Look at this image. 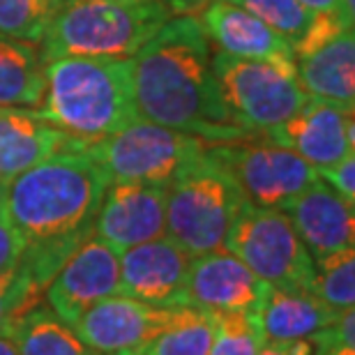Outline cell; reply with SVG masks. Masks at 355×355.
<instances>
[{
  "label": "cell",
  "instance_id": "obj_1",
  "mask_svg": "<svg viewBox=\"0 0 355 355\" xmlns=\"http://www.w3.org/2000/svg\"><path fill=\"white\" fill-rule=\"evenodd\" d=\"M132 86L141 120L210 144L252 139L219 95L212 44L194 14L168 19L132 55Z\"/></svg>",
  "mask_w": 355,
  "mask_h": 355
},
{
  "label": "cell",
  "instance_id": "obj_2",
  "mask_svg": "<svg viewBox=\"0 0 355 355\" xmlns=\"http://www.w3.org/2000/svg\"><path fill=\"white\" fill-rule=\"evenodd\" d=\"M109 182L83 150H60L7 182L5 217L26 245L90 238Z\"/></svg>",
  "mask_w": 355,
  "mask_h": 355
},
{
  "label": "cell",
  "instance_id": "obj_3",
  "mask_svg": "<svg viewBox=\"0 0 355 355\" xmlns=\"http://www.w3.org/2000/svg\"><path fill=\"white\" fill-rule=\"evenodd\" d=\"M44 99L37 116L76 144L104 139L137 123L132 58L65 55L44 67Z\"/></svg>",
  "mask_w": 355,
  "mask_h": 355
},
{
  "label": "cell",
  "instance_id": "obj_4",
  "mask_svg": "<svg viewBox=\"0 0 355 355\" xmlns=\"http://www.w3.org/2000/svg\"><path fill=\"white\" fill-rule=\"evenodd\" d=\"M162 0H69L40 42L44 62L83 58H132L171 19Z\"/></svg>",
  "mask_w": 355,
  "mask_h": 355
},
{
  "label": "cell",
  "instance_id": "obj_5",
  "mask_svg": "<svg viewBox=\"0 0 355 355\" xmlns=\"http://www.w3.org/2000/svg\"><path fill=\"white\" fill-rule=\"evenodd\" d=\"M245 205V194L210 144L196 164L166 184V238L189 257L224 250Z\"/></svg>",
  "mask_w": 355,
  "mask_h": 355
},
{
  "label": "cell",
  "instance_id": "obj_6",
  "mask_svg": "<svg viewBox=\"0 0 355 355\" xmlns=\"http://www.w3.org/2000/svg\"><path fill=\"white\" fill-rule=\"evenodd\" d=\"M212 74L233 120L252 137H266L309 99L293 58H236L212 51Z\"/></svg>",
  "mask_w": 355,
  "mask_h": 355
},
{
  "label": "cell",
  "instance_id": "obj_7",
  "mask_svg": "<svg viewBox=\"0 0 355 355\" xmlns=\"http://www.w3.org/2000/svg\"><path fill=\"white\" fill-rule=\"evenodd\" d=\"M208 146L210 141L139 118L116 134L79 146V150L95 159L111 182L166 187L196 164Z\"/></svg>",
  "mask_w": 355,
  "mask_h": 355
},
{
  "label": "cell",
  "instance_id": "obj_8",
  "mask_svg": "<svg viewBox=\"0 0 355 355\" xmlns=\"http://www.w3.org/2000/svg\"><path fill=\"white\" fill-rule=\"evenodd\" d=\"M224 252L243 261L272 288L311 291L314 259L284 210L247 203L226 233Z\"/></svg>",
  "mask_w": 355,
  "mask_h": 355
},
{
  "label": "cell",
  "instance_id": "obj_9",
  "mask_svg": "<svg viewBox=\"0 0 355 355\" xmlns=\"http://www.w3.org/2000/svg\"><path fill=\"white\" fill-rule=\"evenodd\" d=\"M212 150L254 208L284 210L297 194L318 180L316 168L307 159L270 139L259 141L252 137L212 144Z\"/></svg>",
  "mask_w": 355,
  "mask_h": 355
},
{
  "label": "cell",
  "instance_id": "obj_10",
  "mask_svg": "<svg viewBox=\"0 0 355 355\" xmlns=\"http://www.w3.org/2000/svg\"><path fill=\"white\" fill-rule=\"evenodd\" d=\"M173 314L175 307H153L127 295H109L83 311L72 330L95 353L146 351Z\"/></svg>",
  "mask_w": 355,
  "mask_h": 355
},
{
  "label": "cell",
  "instance_id": "obj_11",
  "mask_svg": "<svg viewBox=\"0 0 355 355\" xmlns=\"http://www.w3.org/2000/svg\"><path fill=\"white\" fill-rule=\"evenodd\" d=\"M92 233L116 254L166 236V187L109 182Z\"/></svg>",
  "mask_w": 355,
  "mask_h": 355
},
{
  "label": "cell",
  "instance_id": "obj_12",
  "mask_svg": "<svg viewBox=\"0 0 355 355\" xmlns=\"http://www.w3.org/2000/svg\"><path fill=\"white\" fill-rule=\"evenodd\" d=\"M116 293H120L118 254L90 236L55 272L44 291V304L60 321L74 325L88 307Z\"/></svg>",
  "mask_w": 355,
  "mask_h": 355
},
{
  "label": "cell",
  "instance_id": "obj_13",
  "mask_svg": "<svg viewBox=\"0 0 355 355\" xmlns=\"http://www.w3.org/2000/svg\"><path fill=\"white\" fill-rule=\"evenodd\" d=\"M353 113L355 109L344 104L309 97L288 120L270 130L266 139L297 153L314 168H323L355 153Z\"/></svg>",
  "mask_w": 355,
  "mask_h": 355
},
{
  "label": "cell",
  "instance_id": "obj_14",
  "mask_svg": "<svg viewBox=\"0 0 355 355\" xmlns=\"http://www.w3.org/2000/svg\"><path fill=\"white\" fill-rule=\"evenodd\" d=\"M120 293L153 307L187 304L191 257L171 238H155L130 247L118 257Z\"/></svg>",
  "mask_w": 355,
  "mask_h": 355
},
{
  "label": "cell",
  "instance_id": "obj_15",
  "mask_svg": "<svg viewBox=\"0 0 355 355\" xmlns=\"http://www.w3.org/2000/svg\"><path fill=\"white\" fill-rule=\"evenodd\" d=\"M270 284L257 277L229 252L191 257L187 272V304L205 311H259Z\"/></svg>",
  "mask_w": 355,
  "mask_h": 355
},
{
  "label": "cell",
  "instance_id": "obj_16",
  "mask_svg": "<svg viewBox=\"0 0 355 355\" xmlns=\"http://www.w3.org/2000/svg\"><path fill=\"white\" fill-rule=\"evenodd\" d=\"M321 178L297 194L284 212L288 215L295 233L307 247L311 259L318 261L330 254L353 250L355 245V212Z\"/></svg>",
  "mask_w": 355,
  "mask_h": 355
},
{
  "label": "cell",
  "instance_id": "obj_17",
  "mask_svg": "<svg viewBox=\"0 0 355 355\" xmlns=\"http://www.w3.org/2000/svg\"><path fill=\"white\" fill-rule=\"evenodd\" d=\"M198 24L222 53L236 58H293V46L279 33L229 0H208Z\"/></svg>",
  "mask_w": 355,
  "mask_h": 355
},
{
  "label": "cell",
  "instance_id": "obj_18",
  "mask_svg": "<svg viewBox=\"0 0 355 355\" xmlns=\"http://www.w3.org/2000/svg\"><path fill=\"white\" fill-rule=\"evenodd\" d=\"M60 150L79 144L31 109H0V178L12 180Z\"/></svg>",
  "mask_w": 355,
  "mask_h": 355
},
{
  "label": "cell",
  "instance_id": "obj_19",
  "mask_svg": "<svg viewBox=\"0 0 355 355\" xmlns=\"http://www.w3.org/2000/svg\"><path fill=\"white\" fill-rule=\"evenodd\" d=\"M295 74L309 97L355 106V35L344 28L314 51L295 55Z\"/></svg>",
  "mask_w": 355,
  "mask_h": 355
},
{
  "label": "cell",
  "instance_id": "obj_20",
  "mask_svg": "<svg viewBox=\"0 0 355 355\" xmlns=\"http://www.w3.org/2000/svg\"><path fill=\"white\" fill-rule=\"evenodd\" d=\"M344 311L328 307L321 297L304 288H270L259 318L268 342L304 339L330 328Z\"/></svg>",
  "mask_w": 355,
  "mask_h": 355
},
{
  "label": "cell",
  "instance_id": "obj_21",
  "mask_svg": "<svg viewBox=\"0 0 355 355\" xmlns=\"http://www.w3.org/2000/svg\"><path fill=\"white\" fill-rule=\"evenodd\" d=\"M44 67L37 44L0 35V109L37 111L46 88Z\"/></svg>",
  "mask_w": 355,
  "mask_h": 355
},
{
  "label": "cell",
  "instance_id": "obj_22",
  "mask_svg": "<svg viewBox=\"0 0 355 355\" xmlns=\"http://www.w3.org/2000/svg\"><path fill=\"white\" fill-rule=\"evenodd\" d=\"M19 355H99L76 337L72 325L60 321L46 304H35L14 323L12 335Z\"/></svg>",
  "mask_w": 355,
  "mask_h": 355
},
{
  "label": "cell",
  "instance_id": "obj_23",
  "mask_svg": "<svg viewBox=\"0 0 355 355\" xmlns=\"http://www.w3.org/2000/svg\"><path fill=\"white\" fill-rule=\"evenodd\" d=\"M212 332L215 311L180 304L171 323L148 344L146 355H208Z\"/></svg>",
  "mask_w": 355,
  "mask_h": 355
},
{
  "label": "cell",
  "instance_id": "obj_24",
  "mask_svg": "<svg viewBox=\"0 0 355 355\" xmlns=\"http://www.w3.org/2000/svg\"><path fill=\"white\" fill-rule=\"evenodd\" d=\"M69 0H0V35L40 44Z\"/></svg>",
  "mask_w": 355,
  "mask_h": 355
},
{
  "label": "cell",
  "instance_id": "obj_25",
  "mask_svg": "<svg viewBox=\"0 0 355 355\" xmlns=\"http://www.w3.org/2000/svg\"><path fill=\"white\" fill-rule=\"evenodd\" d=\"M311 293L335 311L353 309L355 304V252L344 250L314 261Z\"/></svg>",
  "mask_w": 355,
  "mask_h": 355
},
{
  "label": "cell",
  "instance_id": "obj_26",
  "mask_svg": "<svg viewBox=\"0 0 355 355\" xmlns=\"http://www.w3.org/2000/svg\"><path fill=\"white\" fill-rule=\"evenodd\" d=\"M268 339L259 311H222L215 314V332L208 355H259Z\"/></svg>",
  "mask_w": 355,
  "mask_h": 355
},
{
  "label": "cell",
  "instance_id": "obj_27",
  "mask_svg": "<svg viewBox=\"0 0 355 355\" xmlns=\"http://www.w3.org/2000/svg\"><path fill=\"white\" fill-rule=\"evenodd\" d=\"M229 3L261 19L275 33H279L291 46L302 40L309 24L314 21V12L302 7L297 0H229Z\"/></svg>",
  "mask_w": 355,
  "mask_h": 355
},
{
  "label": "cell",
  "instance_id": "obj_28",
  "mask_svg": "<svg viewBox=\"0 0 355 355\" xmlns=\"http://www.w3.org/2000/svg\"><path fill=\"white\" fill-rule=\"evenodd\" d=\"M42 302V293L28 282L19 266L0 272V337H10L14 323Z\"/></svg>",
  "mask_w": 355,
  "mask_h": 355
},
{
  "label": "cell",
  "instance_id": "obj_29",
  "mask_svg": "<svg viewBox=\"0 0 355 355\" xmlns=\"http://www.w3.org/2000/svg\"><path fill=\"white\" fill-rule=\"evenodd\" d=\"M316 173L323 182H328L339 196L346 198L349 203H355V153L346 155L344 159H339L330 166L316 168Z\"/></svg>",
  "mask_w": 355,
  "mask_h": 355
},
{
  "label": "cell",
  "instance_id": "obj_30",
  "mask_svg": "<svg viewBox=\"0 0 355 355\" xmlns=\"http://www.w3.org/2000/svg\"><path fill=\"white\" fill-rule=\"evenodd\" d=\"M24 250H26V240L10 224L5 212H0V272L17 266Z\"/></svg>",
  "mask_w": 355,
  "mask_h": 355
},
{
  "label": "cell",
  "instance_id": "obj_31",
  "mask_svg": "<svg viewBox=\"0 0 355 355\" xmlns=\"http://www.w3.org/2000/svg\"><path fill=\"white\" fill-rule=\"evenodd\" d=\"M168 10H171L173 17H178V14H194V12H201L205 3L208 0H162Z\"/></svg>",
  "mask_w": 355,
  "mask_h": 355
},
{
  "label": "cell",
  "instance_id": "obj_32",
  "mask_svg": "<svg viewBox=\"0 0 355 355\" xmlns=\"http://www.w3.org/2000/svg\"><path fill=\"white\" fill-rule=\"evenodd\" d=\"M297 3H300L302 7H307V10L314 12V14H321V12L335 14L339 0H297Z\"/></svg>",
  "mask_w": 355,
  "mask_h": 355
},
{
  "label": "cell",
  "instance_id": "obj_33",
  "mask_svg": "<svg viewBox=\"0 0 355 355\" xmlns=\"http://www.w3.org/2000/svg\"><path fill=\"white\" fill-rule=\"evenodd\" d=\"M0 355H19V349L12 337H0Z\"/></svg>",
  "mask_w": 355,
  "mask_h": 355
},
{
  "label": "cell",
  "instance_id": "obj_34",
  "mask_svg": "<svg viewBox=\"0 0 355 355\" xmlns=\"http://www.w3.org/2000/svg\"><path fill=\"white\" fill-rule=\"evenodd\" d=\"M7 182H10V180H3V178H0V212H5V196H7Z\"/></svg>",
  "mask_w": 355,
  "mask_h": 355
},
{
  "label": "cell",
  "instance_id": "obj_35",
  "mask_svg": "<svg viewBox=\"0 0 355 355\" xmlns=\"http://www.w3.org/2000/svg\"><path fill=\"white\" fill-rule=\"evenodd\" d=\"M106 355H146V351L139 349V351H120V353H106Z\"/></svg>",
  "mask_w": 355,
  "mask_h": 355
},
{
  "label": "cell",
  "instance_id": "obj_36",
  "mask_svg": "<svg viewBox=\"0 0 355 355\" xmlns=\"http://www.w3.org/2000/svg\"><path fill=\"white\" fill-rule=\"evenodd\" d=\"M330 355H355V349H337V351H332Z\"/></svg>",
  "mask_w": 355,
  "mask_h": 355
},
{
  "label": "cell",
  "instance_id": "obj_37",
  "mask_svg": "<svg viewBox=\"0 0 355 355\" xmlns=\"http://www.w3.org/2000/svg\"><path fill=\"white\" fill-rule=\"evenodd\" d=\"M102 3H104V0H102Z\"/></svg>",
  "mask_w": 355,
  "mask_h": 355
}]
</instances>
